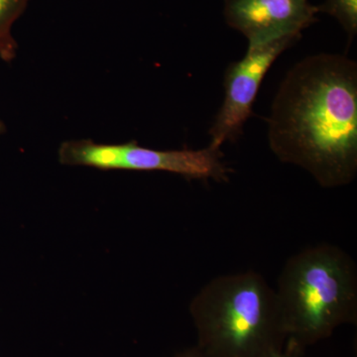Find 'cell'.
Instances as JSON below:
<instances>
[{"label": "cell", "mask_w": 357, "mask_h": 357, "mask_svg": "<svg viewBox=\"0 0 357 357\" xmlns=\"http://www.w3.org/2000/svg\"><path fill=\"white\" fill-rule=\"evenodd\" d=\"M270 149L333 189L357 175V65L338 54L297 63L284 77L268 119Z\"/></svg>", "instance_id": "1"}, {"label": "cell", "mask_w": 357, "mask_h": 357, "mask_svg": "<svg viewBox=\"0 0 357 357\" xmlns=\"http://www.w3.org/2000/svg\"><path fill=\"white\" fill-rule=\"evenodd\" d=\"M275 291L286 333L284 349L299 356L340 326L356 324V264L337 245L321 243L291 256Z\"/></svg>", "instance_id": "2"}, {"label": "cell", "mask_w": 357, "mask_h": 357, "mask_svg": "<svg viewBox=\"0 0 357 357\" xmlns=\"http://www.w3.org/2000/svg\"><path fill=\"white\" fill-rule=\"evenodd\" d=\"M190 314L197 347L208 357H262L285 347L276 291L253 270L211 279L192 300Z\"/></svg>", "instance_id": "3"}, {"label": "cell", "mask_w": 357, "mask_h": 357, "mask_svg": "<svg viewBox=\"0 0 357 357\" xmlns=\"http://www.w3.org/2000/svg\"><path fill=\"white\" fill-rule=\"evenodd\" d=\"M59 161L66 166L98 170L161 171L188 178L227 182L229 171L220 149L157 150L136 141L121 144H100L91 139L65 141L59 147Z\"/></svg>", "instance_id": "4"}, {"label": "cell", "mask_w": 357, "mask_h": 357, "mask_svg": "<svg viewBox=\"0 0 357 357\" xmlns=\"http://www.w3.org/2000/svg\"><path fill=\"white\" fill-rule=\"evenodd\" d=\"M298 40L285 38L248 46L243 59L229 66L225 75V98L210 129L208 146L220 149L225 143L234 142L241 135L268 70Z\"/></svg>", "instance_id": "5"}, {"label": "cell", "mask_w": 357, "mask_h": 357, "mask_svg": "<svg viewBox=\"0 0 357 357\" xmlns=\"http://www.w3.org/2000/svg\"><path fill=\"white\" fill-rule=\"evenodd\" d=\"M319 11L309 0H225L227 24L246 37L248 46L300 39Z\"/></svg>", "instance_id": "6"}, {"label": "cell", "mask_w": 357, "mask_h": 357, "mask_svg": "<svg viewBox=\"0 0 357 357\" xmlns=\"http://www.w3.org/2000/svg\"><path fill=\"white\" fill-rule=\"evenodd\" d=\"M29 0H0V60L9 63L17 56L13 26L27 8Z\"/></svg>", "instance_id": "7"}, {"label": "cell", "mask_w": 357, "mask_h": 357, "mask_svg": "<svg viewBox=\"0 0 357 357\" xmlns=\"http://www.w3.org/2000/svg\"><path fill=\"white\" fill-rule=\"evenodd\" d=\"M319 10L333 16L352 40L357 33V0H326Z\"/></svg>", "instance_id": "8"}, {"label": "cell", "mask_w": 357, "mask_h": 357, "mask_svg": "<svg viewBox=\"0 0 357 357\" xmlns=\"http://www.w3.org/2000/svg\"><path fill=\"white\" fill-rule=\"evenodd\" d=\"M175 357H208L204 352L202 351L197 345L184 349V351L178 352Z\"/></svg>", "instance_id": "9"}, {"label": "cell", "mask_w": 357, "mask_h": 357, "mask_svg": "<svg viewBox=\"0 0 357 357\" xmlns=\"http://www.w3.org/2000/svg\"><path fill=\"white\" fill-rule=\"evenodd\" d=\"M262 357H299V354L284 349H282V351L270 352V354H265V356Z\"/></svg>", "instance_id": "10"}, {"label": "cell", "mask_w": 357, "mask_h": 357, "mask_svg": "<svg viewBox=\"0 0 357 357\" xmlns=\"http://www.w3.org/2000/svg\"><path fill=\"white\" fill-rule=\"evenodd\" d=\"M6 131V124H4V122L0 119V135L1 134H3Z\"/></svg>", "instance_id": "11"}]
</instances>
